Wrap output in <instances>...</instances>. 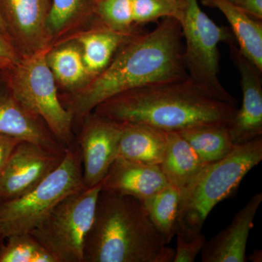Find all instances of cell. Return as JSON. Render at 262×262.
Wrapping results in <instances>:
<instances>
[{
  "label": "cell",
  "mask_w": 262,
  "mask_h": 262,
  "mask_svg": "<svg viewBox=\"0 0 262 262\" xmlns=\"http://www.w3.org/2000/svg\"><path fill=\"white\" fill-rule=\"evenodd\" d=\"M49 0H0V13L9 28L28 40L40 39L46 30Z\"/></svg>",
  "instance_id": "19"
},
{
  "label": "cell",
  "mask_w": 262,
  "mask_h": 262,
  "mask_svg": "<svg viewBox=\"0 0 262 262\" xmlns=\"http://www.w3.org/2000/svg\"><path fill=\"white\" fill-rule=\"evenodd\" d=\"M144 32L141 27L132 32H117L101 24V27L81 36L79 41L83 50L82 59L91 80L107 68L126 43Z\"/></svg>",
  "instance_id": "16"
},
{
  "label": "cell",
  "mask_w": 262,
  "mask_h": 262,
  "mask_svg": "<svg viewBox=\"0 0 262 262\" xmlns=\"http://www.w3.org/2000/svg\"><path fill=\"white\" fill-rule=\"evenodd\" d=\"M180 195L178 188L168 184L142 201L153 225L168 244L176 235Z\"/></svg>",
  "instance_id": "21"
},
{
  "label": "cell",
  "mask_w": 262,
  "mask_h": 262,
  "mask_svg": "<svg viewBox=\"0 0 262 262\" xmlns=\"http://www.w3.org/2000/svg\"><path fill=\"white\" fill-rule=\"evenodd\" d=\"M179 133L206 165L225 158L236 146L232 142L227 125H203Z\"/></svg>",
  "instance_id": "20"
},
{
  "label": "cell",
  "mask_w": 262,
  "mask_h": 262,
  "mask_svg": "<svg viewBox=\"0 0 262 262\" xmlns=\"http://www.w3.org/2000/svg\"><path fill=\"white\" fill-rule=\"evenodd\" d=\"M262 160V138L237 144L222 160L207 164L181 190L176 234L189 239L202 233L212 210L237 191Z\"/></svg>",
  "instance_id": "4"
},
{
  "label": "cell",
  "mask_w": 262,
  "mask_h": 262,
  "mask_svg": "<svg viewBox=\"0 0 262 262\" xmlns=\"http://www.w3.org/2000/svg\"><path fill=\"white\" fill-rule=\"evenodd\" d=\"M64 152L21 141L0 173V199H15L38 185L61 163Z\"/></svg>",
  "instance_id": "9"
},
{
  "label": "cell",
  "mask_w": 262,
  "mask_h": 262,
  "mask_svg": "<svg viewBox=\"0 0 262 262\" xmlns=\"http://www.w3.org/2000/svg\"><path fill=\"white\" fill-rule=\"evenodd\" d=\"M21 141L23 140L0 133V173L13 150Z\"/></svg>",
  "instance_id": "28"
},
{
  "label": "cell",
  "mask_w": 262,
  "mask_h": 262,
  "mask_svg": "<svg viewBox=\"0 0 262 262\" xmlns=\"http://www.w3.org/2000/svg\"><path fill=\"white\" fill-rule=\"evenodd\" d=\"M182 28L165 18L151 32L136 36L119 51L107 68L71 98L67 110L82 120L100 103L130 90L188 78Z\"/></svg>",
  "instance_id": "1"
},
{
  "label": "cell",
  "mask_w": 262,
  "mask_h": 262,
  "mask_svg": "<svg viewBox=\"0 0 262 262\" xmlns=\"http://www.w3.org/2000/svg\"><path fill=\"white\" fill-rule=\"evenodd\" d=\"M177 235V248L172 262H193L201 253L206 239L203 234H198L192 239H186L180 234Z\"/></svg>",
  "instance_id": "27"
},
{
  "label": "cell",
  "mask_w": 262,
  "mask_h": 262,
  "mask_svg": "<svg viewBox=\"0 0 262 262\" xmlns=\"http://www.w3.org/2000/svg\"><path fill=\"white\" fill-rule=\"evenodd\" d=\"M0 34H3L5 37H7L8 34V26L5 23L1 13H0Z\"/></svg>",
  "instance_id": "32"
},
{
  "label": "cell",
  "mask_w": 262,
  "mask_h": 262,
  "mask_svg": "<svg viewBox=\"0 0 262 262\" xmlns=\"http://www.w3.org/2000/svg\"><path fill=\"white\" fill-rule=\"evenodd\" d=\"M229 1L232 2V3H233L234 4L237 5V3H238L239 0H229Z\"/></svg>",
  "instance_id": "34"
},
{
  "label": "cell",
  "mask_w": 262,
  "mask_h": 262,
  "mask_svg": "<svg viewBox=\"0 0 262 262\" xmlns=\"http://www.w3.org/2000/svg\"><path fill=\"white\" fill-rule=\"evenodd\" d=\"M5 239L4 238H3V237H2V235L1 234H0V248H1L2 247V246H3V241H4Z\"/></svg>",
  "instance_id": "33"
},
{
  "label": "cell",
  "mask_w": 262,
  "mask_h": 262,
  "mask_svg": "<svg viewBox=\"0 0 262 262\" xmlns=\"http://www.w3.org/2000/svg\"><path fill=\"white\" fill-rule=\"evenodd\" d=\"M261 202V193L253 195L226 228L206 241L201 252V261H246L248 237Z\"/></svg>",
  "instance_id": "12"
},
{
  "label": "cell",
  "mask_w": 262,
  "mask_h": 262,
  "mask_svg": "<svg viewBox=\"0 0 262 262\" xmlns=\"http://www.w3.org/2000/svg\"><path fill=\"white\" fill-rule=\"evenodd\" d=\"M121 124L118 157L137 163L160 165L166 149L168 132L145 124Z\"/></svg>",
  "instance_id": "15"
},
{
  "label": "cell",
  "mask_w": 262,
  "mask_h": 262,
  "mask_svg": "<svg viewBox=\"0 0 262 262\" xmlns=\"http://www.w3.org/2000/svg\"><path fill=\"white\" fill-rule=\"evenodd\" d=\"M96 15L105 27L117 32H132L142 27L134 23L132 0H99Z\"/></svg>",
  "instance_id": "25"
},
{
  "label": "cell",
  "mask_w": 262,
  "mask_h": 262,
  "mask_svg": "<svg viewBox=\"0 0 262 262\" xmlns=\"http://www.w3.org/2000/svg\"><path fill=\"white\" fill-rule=\"evenodd\" d=\"M0 133L20 140L40 144L53 151L64 152L59 142L39 117L24 107L7 84H0Z\"/></svg>",
  "instance_id": "14"
},
{
  "label": "cell",
  "mask_w": 262,
  "mask_h": 262,
  "mask_svg": "<svg viewBox=\"0 0 262 262\" xmlns=\"http://www.w3.org/2000/svg\"><path fill=\"white\" fill-rule=\"evenodd\" d=\"M168 184L159 165L117 157L101 183V190L126 194L142 201Z\"/></svg>",
  "instance_id": "13"
},
{
  "label": "cell",
  "mask_w": 262,
  "mask_h": 262,
  "mask_svg": "<svg viewBox=\"0 0 262 262\" xmlns=\"http://www.w3.org/2000/svg\"><path fill=\"white\" fill-rule=\"evenodd\" d=\"M262 253L261 250L255 249L250 256L249 260L252 262H261Z\"/></svg>",
  "instance_id": "31"
},
{
  "label": "cell",
  "mask_w": 262,
  "mask_h": 262,
  "mask_svg": "<svg viewBox=\"0 0 262 262\" xmlns=\"http://www.w3.org/2000/svg\"><path fill=\"white\" fill-rule=\"evenodd\" d=\"M206 165L179 132L168 133V143L159 165L168 184L182 190Z\"/></svg>",
  "instance_id": "18"
},
{
  "label": "cell",
  "mask_w": 262,
  "mask_h": 262,
  "mask_svg": "<svg viewBox=\"0 0 262 262\" xmlns=\"http://www.w3.org/2000/svg\"><path fill=\"white\" fill-rule=\"evenodd\" d=\"M18 61L14 48L7 37L0 34V65L4 69L9 68Z\"/></svg>",
  "instance_id": "29"
},
{
  "label": "cell",
  "mask_w": 262,
  "mask_h": 262,
  "mask_svg": "<svg viewBox=\"0 0 262 262\" xmlns=\"http://www.w3.org/2000/svg\"><path fill=\"white\" fill-rule=\"evenodd\" d=\"M229 47L243 94L242 106L228 125L232 142L237 145L262 136V72L241 53L236 42Z\"/></svg>",
  "instance_id": "11"
},
{
  "label": "cell",
  "mask_w": 262,
  "mask_h": 262,
  "mask_svg": "<svg viewBox=\"0 0 262 262\" xmlns=\"http://www.w3.org/2000/svg\"><path fill=\"white\" fill-rule=\"evenodd\" d=\"M236 5L252 18L262 20V0H239Z\"/></svg>",
  "instance_id": "30"
},
{
  "label": "cell",
  "mask_w": 262,
  "mask_h": 262,
  "mask_svg": "<svg viewBox=\"0 0 262 262\" xmlns=\"http://www.w3.org/2000/svg\"><path fill=\"white\" fill-rule=\"evenodd\" d=\"M174 253L142 201L101 190L84 242V262H171Z\"/></svg>",
  "instance_id": "3"
},
{
  "label": "cell",
  "mask_w": 262,
  "mask_h": 262,
  "mask_svg": "<svg viewBox=\"0 0 262 262\" xmlns=\"http://www.w3.org/2000/svg\"><path fill=\"white\" fill-rule=\"evenodd\" d=\"M237 110V102L207 94L188 77L125 91L100 103L92 113L120 123L179 132L213 124L229 125Z\"/></svg>",
  "instance_id": "2"
},
{
  "label": "cell",
  "mask_w": 262,
  "mask_h": 262,
  "mask_svg": "<svg viewBox=\"0 0 262 262\" xmlns=\"http://www.w3.org/2000/svg\"><path fill=\"white\" fill-rule=\"evenodd\" d=\"M0 201H1V199H0Z\"/></svg>",
  "instance_id": "36"
},
{
  "label": "cell",
  "mask_w": 262,
  "mask_h": 262,
  "mask_svg": "<svg viewBox=\"0 0 262 262\" xmlns=\"http://www.w3.org/2000/svg\"><path fill=\"white\" fill-rule=\"evenodd\" d=\"M101 184L63 198L29 233L57 262H84V246L93 222Z\"/></svg>",
  "instance_id": "8"
},
{
  "label": "cell",
  "mask_w": 262,
  "mask_h": 262,
  "mask_svg": "<svg viewBox=\"0 0 262 262\" xmlns=\"http://www.w3.org/2000/svg\"><path fill=\"white\" fill-rule=\"evenodd\" d=\"M84 188L80 150L74 142L59 165L35 187L15 199L0 201V234L5 239L29 233L63 198Z\"/></svg>",
  "instance_id": "5"
},
{
  "label": "cell",
  "mask_w": 262,
  "mask_h": 262,
  "mask_svg": "<svg viewBox=\"0 0 262 262\" xmlns=\"http://www.w3.org/2000/svg\"><path fill=\"white\" fill-rule=\"evenodd\" d=\"M182 16L179 20L183 39L184 64L189 80L207 94L237 102L219 78L221 42H236L232 31L218 26L201 10L198 0H181Z\"/></svg>",
  "instance_id": "6"
},
{
  "label": "cell",
  "mask_w": 262,
  "mask_h": 262,
  "mask_svg": "<svg viewBox=\"0 0 262 262\" xmlns=\"http://www.w3.org/2000/svg\"><path fill=\"white\" fill-rule=\"evenodd\" d=\"M0 248V262H57L30 233L15 234Z\"/></svg>",
  "instance_id": "23"
},
{
  "label": "cell",
  "mask_w": 262,
  "mask_h": 262,
  "mask_svg": "<svg viewBox=\"0 0 262 262\" xmlns=\"http://www.w3.org/2000/svg\"><path fill=\"white\" fill-rule=\"evenodd\" d=\"M132 7L134 23L139 26L160 18H173L179 21L182 16L181 0H132Z\"/></svg>",
  "instance_id": "26"
},
{
  "label": "cell",
  "mask_w": 262,
  "mask_h": 262,
  "mask_svg": "<svg viewBox=\"0 0 262 262\" xmlns=\"http://www.w3.org/2000/svg\"><path fill=\"white\" fill-rule=\"evenodd\" d=\"M77 141L80 150L82 179L85 188L101 184L118 157L122 124L91 113Z\"/></svg>",
  "instance_id": "10"
},
{
  "label": "cell",
  "mask_w": 262,
  "mask_h": 262,
  "mask_svg": "<svg viewBox=\"0 0 262 262\" xmlns=\"http://www.w3.org/2000/svg\"><path fill=\"white\" fill-rule=\"evenodd\" d=\"M10 67L7 82L17 101L42 120L62 145H72L73 117L58 97L46 52L37 51Z\"/></svg>",
  "instance_id": "7"
},
{
  "label": "cell",
  "mask_w": 262,
  "mask_h": 262,
  "mask_svg": "<svg viewBox=\"0 0 262 262\" xmlns=\"http://www.w3.org/2000/svg\"><path fill=\"white\" fill-rule=\"evenodd\" d=\"M98 2L99 0H49L46 31L56 34L84 13L96 15Z\"/></svg>",
  "instance_id": "24"
},
{
  "label": "cell",
  "mask_w": 262,
  "mask_h": 262,
  "mask_svg": "<svg viewBox=\"0 0 262 262\" xmlns=\"http://www.w3.org/2000/svg\"><path fill=\"white\" fill-rule=\"evenodd\" d=\"M3 70H5V69L3 68V67H2L1 65H0V72H1V71H3Z\"/></svg>",
  "instance_id": "35"
},
{
  "label": "cell",
  "mask_w": 262,
  "mask_h": 262,
  "mask_svg": "<svg viewBox=\"0 0 262 262\" xmlns=\"http://www.w3.org/2000/svg\"><path fill=\"white\" fill-rule=\"evenodd\" d=\"M201 3L222 12L230 24L239 51L262 72V20L250 16L229 0H201Z\"/></svg>",
  "instance_id": "17"
},
{
  "label": "cell",
  "mask_w": 262,
  "mask_h": 262,
  "mask_svg": "<svg viewBox=\"0 0 262 262\" xmlns=\"http://www.w3.org/2000/svg\"><path fill=\"white\" fill-rule=\"evenodd\" d=\"M47 61L55 78L67 89L77 87L89 77L82 53L72 46L47 54Z\"/></svg>",
  "instance_id": "22"
}]
</instances>
